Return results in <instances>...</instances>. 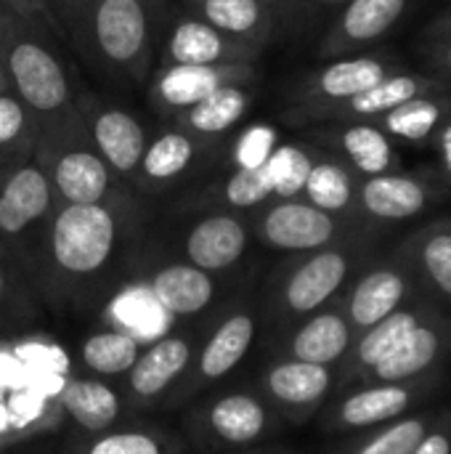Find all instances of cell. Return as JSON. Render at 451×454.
I'll return each instance as SVG.
<instances>
[{"label": "cell", "instance_id": "obj_48", "mask_svg": "<svg viewBox=\"0 0 451 454\" xmlns=\"http://www.w3.org/2000/svg\"><path fill=\"white\" fill-rule=\"evenodd\" d=\"M436 144H439V152H441V162H444L447 173L451 176V117L444 122V128L439 130Z\"/></svg>", "mask_w": 451, "mask_h": 454}, {"label": "cell", "instance_id": "obj_15", "mask_svg": "<svg viewBox=\"0 0 451 454\" xmlns=\"http://www.w3.org/2000/svg\"><path fill=\"white\" fill-rule=\"evenodd\" d=\"M194 359V343L189 335L167 333L159 340L149 343L146 351L136 359L130 372L125 375V396L128 402L144 407L167 394L170 386L189 370Z\"/></svg>", "mask_w": 451, "mask_h": 454}, {"label": "cell", "instance_id": "obj_1", "mask_svg": "<svg viewBox=\"0 0 451 454\" xmlns=\"http://www.w3.org/2000/svg\"><path fill=\"white\" fill-rule=\"evenodd\" d=\"M51 32L40 21L0 8V53L11 93L35 114L40 130L77 112L80 96L77 82L53 48Z\"/></svg>", "mask_w": 451, "mask_h": 454}, {"label": "cell", "instance_id": "obj_14", "mask_svg": "<svg viewBox=\"0 0 451 454\" xmlns=\"http://www.w3.org/2000/svg\"><path fill=\"white\" fill-rule=\"evenodd\" d=\"M213 138H199L173 125L149 138L133 184L144 192H162L189 176L205 160V154L213 152Z\"/></svg>", "mask_w": 451, "mask_h": 454}, {"label": "cell", "instance_id": "obj_18", "mask_svg": "<svg viewBox=\"0 0 451 454\" xmlns=\"http://www.w3.org/2000/svg\"><path fill=\"white\" fill-rule=\"evenodd\" d=\"M258 335V319L250 309H234L202 343L197 356V378L202 383H215L231 375Z\"/></svg>", "mask_w": 451, "mask_h": 454}, {"label": "cell", "instance_id": "obj_31", "mask_svg": "<svg viewBox=\"0 0 451 454\" xmlns=\"http://www.w3.org/2000/svg\"><path fill=\"white\" fill-rule=\"evenodd\" d=\"M141 343L136 338H130L128 333L120 330H98L93 335H88L80 343V364L96 375V378H120L128 375L130 367L136 364V359L141 356Z\"/></svg>", "mask_w": 451, "mask_h": 454}, {"label": "cell", "instance_id": "obj_21", "mask_svg": "<svg viewBox=\"0 0 451 454\" xmlns=\"http://www.w3.org/2000/svg\"><path fill=\"white\" fill-rule=\"evenodd\" d=\"M207 431L229 447H247L266 436L268 410L253 394H226L207 407Z\"/></svg>", "mask_w": 451, "mask_h": 454}, {"label": "cell", "instance_id": "obj_19", "mask_svg": "<svg viewBox=\"0 0 451 454\" xmlns=\"http://www.w3.org/2000/svg\"><path fill=\"white\" fill-rule=\"evenodd\" d=\"M359 205L367 215L380 221H404L425 210L431 194L428 186L407 173H383L367 178L356 192Z\"/></svg>", "mask_w": 451, "mask_h": 454}, {"label": "cell", "instance_id": "obj_23", "mask_svg": "<svg viewBox=\"0 0 451 454\" xmlns=\"http://www.w3.org/2000/svg\"><path fill=\"white\" fill-rule=\"evenodd\" d=\"M58 404L72 423L90 436L112 431L122 418V402L117 391L98 378H72L61 388Z\"/></svg>", "mask_w": 451, "mask_h": 454}, {"label": "cell", "instance_id": "obj_24", "mask_svg": "<svg viewBox=\"0 0 451 454\" xmlns=\"http://www.w3.org/2000/svg\"><path fill=\"white\" fill-rule=\"evenodd\" d=\"M451 117V96L449 93H425L417 96L383 117L375 120L377 128H383L391 138L404 144H428L436 141L439 130Z\"/></svg>", "mask_w": 451, "mask_h": 454}, {"label": "cell", "instance_id": "obj_38", "mask_svg": "<svg viewBox=\"0 0 451 454\" xmlns=\"http://www.w3.org/2000/svg\"><path fill=\"white\" fill-rule=\"evenodd\" d=\"M420 325V319L409 311H393L391 317H385L383 322H377L375 327H369L359 343V364L362 367H375L377 362H383L391 351H396L407 335Z\"/></svg>", "mask_w": 451, "mask_h": 454}, {"label": "cell", "instance_id": "obj_50", "mask_svg": "<svg viewBox=\"0 0 451 454\" xmlns=\"http://www.w3.org/2000/svg\"><path fill=\"white\" fill-rule=\"evenodd\" d=\"M260 3H263V5H266L271 13H274V19L279 16V11H284V8L290 5V0H260Z\"/></svg>", "mask_w": 451, "mask_h": 454}, {"label": "cell", "instance_id": "obj_29", "mask_svg": "<svg viewBox=\"0 0 451 454\" xmlns=\"http://www.w3.org/2000/svg\"><path fill=\"white\" fill-rule=\"evenodd\" d=\"M351 346V327L340 314H316L311 317L290 343V359L322 364H335Z\"/></svg>", "mask_w": 451, "mask_h": 454}, {"label": "cell", "instance_id": "obj_27", "mask_svg": "<svg viewBox=\"0 0 451 454\" xmlns=\"http://www.w3.org/2000/svg\"><path fill=\"white\" fill-rule=\"evenodd\" d=\"M106 317L112 322V330L128 333L141 346H144V340L154 343L162 335H167L165 322L170 317L159 309V303L152 298L146 285H128V287L117 290L106 309Z\"/></svg>", "mask_w": 451, "mask_h": 454}, {"label": "cell", "instance_id": "obj_53", "mask_svg": "<svg viewBox=\"0 0 451 454\" xmlns=\"http://www.w3.org/2000/svg\"><path fill=\"white\" fill-rule=\"evenodd\" d=\"M447 88H451V85H447Z\"/></svg>", "mask_w": 451, "mask_h": 454}, {"label": "cell", "instance_id": "obj_11", "mask_svg": "<svg viewBox=\"0 0 451 454\" xmlns=\"http://www.w3.org/2000/svg\"><path fill=\"white\" fill-rule=\"evenodd\" d=\"M56 205L51 178L32 157L0 184V239H27L37 226L48 223Z\"/></svg>", "mask_w": 451, "mask_h": 454}, {"label": "cell", "instance_id": "obj_9", "mask_svg": "<svg viewBox=\"0 0 451 454\" xmlns=\"http://www.w3.org/2000/svg\"><path fill=\"white\" fill-rule=\"evenodd\" d=\"M255 237L282 253H314L327 247L340 223L335 215L308 205L306 200H276L260 207V215L253 221Z\"/></svg>", "mask_w": 451, "mask_h": 454}, {"label": "cell", "instance_id": "obj_12", "mask_svg": "<svg viewBox=\"0 0 451 454\" xmlns=\"http://www.w3.org/2000/svg\"><path fill=\"white\" fill-rule=\"evenodd\" d=\"M409 0H348L319 45V59L351 56L383 40L407 13Z\"/></svg>", "mask_w": 451, "mask_h": 454}, {"label": "cell", "instance_id": "obj_30", "mask_svg": "<svg viewBox=\"0 0 451 454\" xmlns=\"http://www.w3.org/2000/svg\"><path fill=\"white\" fill-rule=\"evenodd\" d=\"M401 298H404V279L399 271L393 269L369 271L351 293V301H348L351 325L362 330L375 327L377 322L399 311L396 306L401 303Z\"/></svg>", "mask_w": 451, "mask_h": 454}, {"label": "cell", "instance_id": "obj_10", "mask_svg": "<svg viewBox=\"0 0 451 454\" xmlns=\"http://www.w3.org/2000/svg\"><path fill=\"white\" fill-rule=\"evenodd\" d=\"M260 53H263L260 45L229 37L199 16H183L165 29L157 67H173V64H191V67L255 64V59Z\"/></svg>", "mask_w": 451, "mask_h": 454}, {"label": "cell", "instance_id": "obj_44", "mask_svg": "<svg viewBox=\"0 0 451 454\" xmlns=\"http://www.w3.org/2000/svg\"><path fill=\"white\" fill-rule=\"evenodd\" d=\"M423 53H425V59H428L431 67H436L439 72L451 74V37L425 40L423 43Z\"/></svg>", "mask_w": 451, "mask_h": 454}, {"label": "cell", "instance_id": "obj_46", "mask_svg": "<svg viewBox=\"0 0 451 454\" xmlns=\"http://www.w3.org/2000/svg\"><path fill=\"white\" fill-rule=\"evenodd\" d=\"M11 293H13V277H11V266L3 261L0 255V314L8 309L11 303Z\"/></svg>", "mask_w": 451, "mask_h": 454}, {"label": "cell", "instance_id": "obj_43", "mask_svg": "<svg viewBox=\"0 0 451 454\" xmlns=\"http://www.w3.org/2000/svg\"><path fill=\"white\" fill-rule=\"evenodd\" d=\"M0 8H5V11H11V13L21 16V19L40 21V24L51 27L56 35H61V29H58L56 19L51 16V11H48L45 0H0Z\"/></svg>", "mask_w": 451, "mask_h": 454}, {"label": "cell", "instance_id": "obj_2", "mask_svg": "<svg viewBox=\"0 0 451 454\" xmlns=\"http://www.w3.org/2000/svg\"><path fill=\"white\" fill-rule=\"evenodd\" d=\"M130 197L96 205H56L45 223L48 269L66 285H82L112 269L125 226Z\"/></svg>", "mask_w": 451, "mask_h": 454}, {"label": "cell", "instance_id": "obj_5", "mask_svg": "<svg viewBox=\"0 0 451 454\" xmlns=\"http://www.w3.org/2000/svg\"><path fill=\"white\" fill-rule=\"evenodd\" d=\"M77 112L85 122L93 149L112 168V173L120 181H133L149 144L144 122L133 112L117 104H106L96 93L85 90L77 96Z\"/></svg>", "mask_w": 451, "mask_h": 454}, {"label": "cell", "instance_id": "obj_26", "mask_svg": "<svg viewBox=\"0 0 451 454\" xmlns=\"http://www.w3.org/2000/svg\"><path fill=\"white\" fill-rule=\"evenodd\" d=\"M199 19L218 32L266 48L274 35V13L260 0H202Z\"/></svg>", "mask_w": 451, "mask_h": 454}, {"label": "cell", "instance_id": "obj_3", "mask_svg": "<svg viewBox=\"0 0 451 454\" xmlns=\"http://www.w3.org/2000/svg\"><path fill=\"white\" fill-rule=\"evenodd\" d=\"M162 19V0H96L82 53L96 59L109 74L141 85L165 35Z\"/></svg>", "mask_w": 451, "mask_h": 454}, {"label": "cell", "instance_id": "obj_49", "mask_svg": "<svg viewBox=\"0 0 451 454\" xmlns=\"http://www.w3.org/2000/svg\"><path fill=\"white\" fill-rule=\"evenodd\" d=\"M290 3H292V0H290ZM300 3L308 5V8H338V5L343 8L348 0H300Z\"/></svg>", "mask_w": 451, "mask_h": 454}, {"label": "cell", "instance_id": "obj_40", "mask_svg": "<svg viewBox=\"0 0 451 454\" xmlns=\"http://www.w3.org/2000/svg\"><path fill=\"white\" fill-rule=\"evenodd\" d=\"M425 436L423 420H399L380 436L369 439L356 454H412Z\"/></svg>", "mask_w": 451, "mask_h": 454}, {"label": "cell", "instance_id": "obj_8", "mask_svg": "<svg viewBox=\"0 0 451 454\" xmlns=\"http://www.w3.org/2000/svg\"><path fill=\"white\" fill-rule=\"evenodd\" d=\"M447 80L439 74H423V72H393L391 77H385L383 82H377L375 88L343 101V104H332V106H295L292 114L298 120H308V122H375L377 117H383L385 112L425 96V93H436L444 90Z\"/></svg>", "mask_w": 451, "mask_h": 454}, {"label": "cell", "instance_id": "obj_42", "mask_svg": "<svg viewBox=\"0 0 451 454\" xmlns=\"http://www.w3.org/2000/svg\"><path fill=\"white\" fill-rule=\"evenodd\" d=\"M96 0H45L51 16L56 19L61 35H69L72 43L82 51L85 43V29H88V19L93 11Z\"/></svg>", "mask_w": 451, "mask_h": 454}, {"label": "cell", "instance_id": "obj_33", "mask_svg": "<svg viewBox=\"0 0 451 454\" xmlns=\"http://www.w3.org/2000/svg\"><path fill=\"white\" fill-rule=\"evenodd\" d=\"M439 348H441L439 333L433 327L417 325L396 351H391L383 362H377L372 367V372L380 383L399 386L401 380L425 372L433 364V359L439 356Z\"/></svg>", "mask_w": 451, "mask_h": 454}, {"label": "cell", "instance_id": "obj_51", "mask_svg": "<svg viewBox=\"0 0 451 454\" xmlns=\"http://www.w3.org/2000/svg\"><path fill=\"white\" fill-rule=\"evenodd\" d=\"M8 90H11V82H8V72L3 64V53H0V93H8Z\"/></svg>", "mask_w": 451, "mask_h": 454}, {"label": "cell", "instance_id": "obj_37", "mask_svg": "<svg viewBox=\"0 0 451 454\" xmlns=\"http://www.w3.org/2000/svg\"><path fill=\"white\" fill-rule=\"evenodd\" d=\"M74 454H173V442L152 428H120L96 434Z\"/></svg>", "mask_w": 451, "mask_h": 454}, {"label": "cell", "instance_id": "obj_7", "mask_svg": "<svg viewBox=\"0 0 451 454\" xmlns=\"http://www.w3.org/2000/svg\"><path fill=\"white\" fill-rule=\"evenodd\" d=\"M393 72H401L399 59H393L385 51L377 53H351L327 61L316 72L306 74L298 85V104L295 106H332L343 104Z\"/></svg>", "mask_w": 451, "mask_h": 454}, {"label": "cell", "instance_id": "obj_6", "mask_svg": "<svg viewBox=\"0 0 451 454\" xmlns=\"http://www.w3.org/2000/svg\"><path fill=\"white\" fill-rule=\"evenodd\" d=\"M255 80H258L255 64L157 67L149 82V101L159 114L175 117L178 112L199 104L202 98L213 96L226 85H255Z\"/></svg>", "mask_w": 451, "mask_h": 454}, {"label": "cell", "instance_id": "obj_22", "mask_svg": "<svg viewBox=\"0 0 451 454\" xmlns=\"http://www.w3.org/2000/svg\"><path fill=\"white\" fill-rule=\"evenodd\" d=\"M253 90L250 85H226L221 90H215L213 96L202 98L199 104L178 112L173 117V125L194 133L199 138H213L218 141L221 136H226L229 130H234L242 117L247 114V109L253 106Z\"/></svg>", "mask_w": 451, "mask_h": 454}, {"label": "cell", "instance_id": "obj_32", "mask_svg": "<svg viewBox=\"0 0 451 454\" xmlns=\"http://www.w3.org/2000/svg\"><path fill=\"white\" fill-rule=\"evenodd\" d=\"M303 200L330 215L346 213L356 200L354 173L335 157H316L303 186Z\"/></svg>", "mask_w": 451, "mask_h": 454}, {"label": "cell", "instance_id": "obj_52", "mask_svg": "<svg viewBox=\"0 0 451 454\" xmlns=\"http://www.w3.org/2000/svg\"><path fill=\"white\" fill-rule=\"evenodd\" d=\"M191 3H197V5H199V3H202V0H191Z\"/></svg>", "mask_w": 451, "mask_h": 454}, {"label": "cell", "instance_id": "obj_34", "mask_svg": "<svg viewBox=\"0 0 451 454\" xmlns=\"http://www.w3.org/2000/svg\"><path fill=\"white\" fill-rule=\"evenodd\" d=\"M407 407H409V391L393 383H383L348 396L340 404L338 418L348 428H369L385 420H396L399 415H404Z\"/></svg>", "mask_w": 451, "mask_h": 454}, {"label": "cell", "instance_id": "obj_41", "mask_svg": "<svg viewBox=\"0 0 451 454\" xmlns=\"http://www.w3.org/2000/svg\"><path fill=\"white\" fill-rule=\"evenodd\" d=\"M420 255L433 285L451 298V231H433L423 242Z\"/></svg>", "mask_w": 451, "mask_h": 454}, {"label": "cell", "instance_id": "obj_36", "mask_svg": "<svg viewBox=\"0 0 451 454\" xmlns=\"http://www.w3.org/2000/svg\"><path fill=\"white\" fill-rule=\"evenodd\" d=\"M314 160L316 154L303 144H279L274 154L266 160V168L274 184V200L303 197V186H306Z\"/></svg>", "mask_w": 451, "mask_h": 454}, {"label": "cell", "instance_id": "obj_17", "mask_svg": "<svg viewBox=\"0 0 451 454\" xmlns=\"http://www.w3.org/2000/svg\"><path fill=\"white\" fill-rule=\"evenodd\" d=\"M351 261L343 250H314L298 263L282 287V303L290 314H311L324 306L346 282Z\"/></svg>", "mask_w": 451, "mask_h": 454}, {"label": "cell", "instance_id": "obj_16", "mask_svg": "<svg viewBox=\"0 0 451 454\" xmlns=\"http://www.w3.org/2000/svg\"><path fill=\"white\" fill-rule=\"evenodd\" d=\"M146 287L152 298L159 303V309L170 319H181V322L197 319L218 298L215 277L186 261H170L154 269L152 277L146 279Z\"/></svg>", "mask_w": 451, "mask_h": 454}, {"label": "cell", "instance_id": "obj_25", "mask_svg": "<svg viewBox=\"0 0 451 454\" xmlns=\"http://www.w3.org/2000/svg\"><path fill=\"white\" fill-rule=\"evenodd\" d=\"M263 386H266V394L282 407L303 410V407H314L316 402L327 396L332 386V375H330V367L287 359V362H276L266 372Z\"/></svg>", "mask_w": 451, "mask_h": 454}, {"label": "cell", "instance_id": "obj_47", "mask_svg": "<svg viewBox=\"0 0 451 454\" xmlns=\"http://www.w3.org/2000/svg\"><path fill=\"white\" fill-rule=\"evenodd\" d=\"M436 37H451V11L433 19L428 24V29L423 32V40H436Z\"/></svg>", "mask_w": 451, "mask_h": 454}, {"label": "cell", "instance_id": "obj_39", "mask_svg": "<svg viewBox=\"0 0 451 454\" xmlns=\"http://www.w3.org/2000/svg\"><path fill=\"white\" fill-rule=\"evenodd\" d=\"M276 146H279L276 128H271L266 122H258V125L239 133V138L234 144V152H231V160H234L237 168H260L274 154Z\"/></svg>", "mask_w": 451, "mask_h": 454}, {"label": "cell", "instance_id": "obj_45", "mask_svg": "<svg viewBox=\"0 0 451 454\" xmlns=\"http://www.w3.org/2000/svg\"><path fill=\"white\" fill-rule=\"evenodd\" d=\"M412 454H451L449 436H444V434H425L423 442L417 444V450Z\"/></svg>", "mask_w": 451, "mask_h": 454}, {"label": "cell", "instance_id": "obj_13", "mask_svg": "<svg viewBox=\"0 0 451 454\" xmlns=\"http://www.w3.org/2000/svg\"><path fill=\"white\" fill-rule=\"evenodd\" d=\"M247 245H250L247 221L231 210H213L186 229L183 258L186 263L215 277L234 269L245 258Z\"/></svg>", "mask_w": 451, "mask_h": 454}, {"label": "cell", "instance_id": "obj_20", "mask_svg": "<svg viewBox=\"0 0 451 454\" xmlns=\"http://www.w3.org/2000/svg\"><path fill=\"white\" fill-rule=\"evenodd\" d=\"M340 128L330 130L327 138L348 160V165L364 178L393 173L399 154L393 138L375 122H338Z\"/></svg>", "mask_w": 451, "mask_h": 454}, {"label": "cell", "instance_id": "obj_4", "mask_svg": "<svg viewBox=\"0 0 451 454\" xmlns=\"http://www.w3.org/2000/svg\"><path fill=\"white\" fill-rule=\"evenodd\" d=\"M35 160L45 168L58 205H96L122 197V181L93 149L80 112L40 130Z\"/></svg>", "mask_w": 451, "mask_h": 454}, {"label": "cell", "instance_id": "obj_28", "mask_svg": "<svg viewBox=\"0 0 451 454\" xmlns=\"http://www.w3.org/2000/svg\"><path fill=\"white\" fill-rule=\"evenodd\" d=\"M40 125L19 96L0 93V184L35 157Z\"/></svg>", "mask_w": 451, "mask_h": 454}, {"label": "cell", "instance_id": "obj_35", "mask_svg": "<svg viewBox=\"0 0 451 454\" xmlns=\"http://www.w3.org/2000/svg\"><path fill=\"white\" fill-rule=\"evenodd\" d=\"M271 200H274V184L266 162L260 168H234L226 176V181L218 186V202L223 205V210L231 213L258 210Z\"/></svg>", "mask_w": 451, "mask_h": 454}]
</instances>
